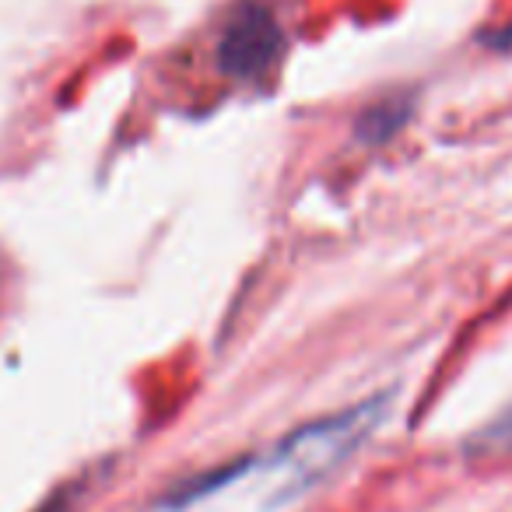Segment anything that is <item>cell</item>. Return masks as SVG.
Masks as SVG:
<instances>
[{
    "mask_svg": "<svg viewBox=\"0 0 512 512\" xmlns=\"http://www.w3.org/2000/svg\"><path fill=\"white\" fill-rule=\"evenodd\" d=\"M498 435H502V439H509V442H512V425H505V428H498Z\"/></svg>",
    "mask_w": 512,
    "mask_h": 512,
    "instance_id": "3",
    "label": "cell"
},
{
    "mask_svg": "<svg viewBox=\"0 0 512 512\" xmlns=\"http://www.w3.org/2000/svg\"><path fill=\"white\" fill-rule=\"evenodd\" d=\"M372 407H358V411H348V414H337L330 421H320V425H309L302 428L299 435L281 446L278 453V498L292 495V491H302L306 484H313L320 474H327L351 446L365 435V428L372 425Z\"/></svg>",
    "mask_w": 512,
    "mask_h": 512,
    "instance_id": "1",
    "label": "cell"
},
{
    "mask_svg": "<svg viewBox=\"0 0 512 512\" xmlns=\"http://www.w3.org/2000/svg\"><path fill=\"white\" fill-rule=\"evenodd\" d=\"M281 29L267 8L246 4L232 22L225 25V36L218 46L221 71L232 78H256L278 60Z\"/></svg>",
    "mask_w": 512,
    "mask_h": 512,
    "instance_id": "2",
    "label": "cell"
}]
</instances>
